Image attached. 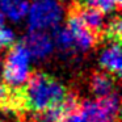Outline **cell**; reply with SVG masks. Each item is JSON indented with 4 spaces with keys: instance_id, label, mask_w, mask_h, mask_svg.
<instances>
[{
    "instance_id": "obj_1",
    "label": "cell",
    "mask_w": 122,
    "mask_h": 122,
    "mask_svg": "<svg viewBox=\"0 0 122 122\" xmlns=\"http://www.w3.org/2000/svg\"><path fill=\"white\" fill-rule=\"evenodd\" d=\"M21 95L25 110L38 113L62 104L67 96V89L51 75L34 72L21 88Z\"/></svg>"
},
{
    "instance_id": "obj_2",
    "label": "cell",
    "mask_w": 122,
    "mask_h": 122,
    "mask_svg": "<svg viewBox=\"0 0 122 122\" xmlns=\"http://www.w3.org/2000/svg\"><path fill=\"white\" fill-rule=\"evenodd\" d=\"M64 17L62 0H33L26 15L28 29L37 32L54 30Z\"/></svg>"
},
{
    "instance_id": "obj_3",
    "label": "cell",
    "mask_w": 122,
    "mask_h": 122,
    "mask_svg": "<svg viewBox=\"0 0 122 122\" xmlns=\"http://www.w3.org/2000/svg\"><path fill=\"white\" fill-rule=\"evenodd\" d=\"M30 62L32 58L22 43L12 45L1 67L4 83L13 89L22 88L30 77Z\"/></svg>"
},
{
    "instance_id": "obj_4",
    "label": "cell",
    "mask_w": 122,
    "mask_h": 122,
    "mask_svg": "<svg viewBox=\"0 0 122 122\" xmlns=\"http://www.w3.org/2000/svg\"><path fill=\"white\" fill-rule=\"evenodd\" d=\"M80 122H117L119 114V95L113 92L95 101H83L77 106Z\"/></svg>"
},
{
    "instance_id": "obj_5",
    "label": "cell",
    "mask_w": 122,
    "mask_h": 122,
    "mask_svg": "<svg viewBox=\"0 0 122 122\" xmlns=\"http://www.w3.org/2000/svg\"><path fill=\"white\" fill-rule=\"evenodd\" d=\"M21 43L28 50L30 58L40 62L47 59L55 49L53 38L46 32H37V30H29Z\"/></svg>"
},
{
    "instance_id": "obj_6",
    "label": "cell",
    "mask_w": 122,
    "mask_h": 122,
    "mask_svg": "<svg viewBox=\"0 0 122 122\" xmlns=\"http://www.w3.org/2000/svg\"><path fill=\"white\" fill-rule=\"evenodd\" d=\"M66 26L68 28L70 33H71L72 38L75 42V47H76V53H87L89 51L97 42V36L93 34L91 30L85 28V25L81 22L79 15L76 11H72L70 13L68 19H67Z\"/></svg>"
},
{
    "instance_id": "obj_7",
    "label": "cell",
    "mask_w": 122,
    "mask_h": 122,
    "mask_svg": "<svg viewBox=\"0 0 122 122\" xmlns=\"http://www.w3.org/2000/svg\"><path fill=\"white\" fill-rule=\"evenodd\" d=\"M98 66L105 72L118 77L121 75V47L117 41H106V45L100 50L97 56Z\"/></svg>"
},
{
    "instance_id": "obj_8",
    "label": "cell",
    "mask_w": 122,
    "mask_h": 122,
    "mask_svg": "<svg viewBox=\"0 0 122 122\" xmlns=\"http://www.w3.org/2000/svg\"><path fill=\"white\" fill-rule=\"evenodd\" d=\"M89 89L97 98L112 95L116 91V80L114 76L108 72H93L89 77Z\"/></svg>"
},
{
    "instance_id": "obj_9",
    "label": "cell",
    "mask_w": 122,
    "mask_h": 122,
    "mask_svg": "<svg viewBox=\"0 0 122 122\" xmlns=\"http://www.w3.org/2000/svg\"><path fill=\"white\" fill-rule=\"evenodd\" d=\"M76 13L79 15L85 28L91 30L93 34L98 36L102 33L106 22L105 13H102L96 8H91V7H79V9H76Z\"/></svg>"
},
{
    "instance_id": "obj_10",
    "label": "cell",
    "mask_w": 122,
    "mask_h": 122,
    "mask_svg": "<svg viewBox=\"0 0 122 122\" xmlns=\"http://www.w3.org/2000/svg\"><path fill=\"white\" fill-rule=\"evenodd\" d=\"M29 5V0H8L5 3L0 4L4 17H7L12 22H20L26 19Z\"/></svg>"
},
{
    "instance_id": "obj_11",
    "label": "cell",
    "mask_w": 122,
    "mask_h": 122,
    "mask_svg": "<svg viewBox=\"0 0 122 122\" xmlns=\"http://www.w3.org/2000/svg\"><path fill=\"white\" fill-rule=\"evenodd\" d=\"M80 7H91L101 11L102 13H112L118 8L117 0H76Z\"/></svg>"
},
{
    "instance_id": "obj_12",
    "label": "cell",
    "mask_w": 122,
    "mask_h": 122,
    "mask_svg": "<svg viewBox=\"0 0 122 122\" xmlns=\"http://www.w3.org/2000/svg\"><path fill=\"white\" fill-rule=\"evenodd\" d=\"M121 20L118 16L112 17L109 21L105 22V26H104L102 34H104V40L105 41H117L119 42V38H121Z\"/></svg>"
},
{
    "instance_id": "obj_13",
    "label": "cell",
    "mask_w": 122,
    "mask_h": 122,
    "mask_svg": "<svg viewBox=\"0 0 122 122\" xmlns=\"http://www.w3.org/2000/svg\"><path fill=\"white\" fill-rule=\"evenodd\" d=\"M15 40H16V34L13 29L0 24V49L11 47L15 43Z\"/></svg>"
},
{
    "instance_id": "obj_14",
    "label": "cell",
    "mask_w": 122,
    "mask_h": 122,
    "mask_svg": "<svg viewBox=\"0 0 122 122\" xmlns=\"http://www.w3.org/2000/svg\"><path fill=\"white\" fill-rule=\"evenodd\" d=\"M11 92H12V88H9L5 83L0 81V108L7 102V100L9 98Z\"/></svg>"
},
{
    "instance_id": "obj_15",
    "label": "cell",
    "mask_w": 122,
    "mask_h": 122,
    "mask_svg": "<svg viewBox=\"0 0 122 122\" xmlns=\"http://www.w3.org/2000/svg\"><path fill=\"white\" fill-rule=\"evenodd\" d=\"M5 1H8V0H0V4H1V3H5Z\"/></svg>"
},
{
    "instance_id": "obj_16",
    "label": "cell",
    "mask_w": 122,
    "mask_h": 122,
    "mask_svg": "<svg viewBox=\"0 0 122 122\" xmlns=\"http://www.w3.org/2000/svg\"><path fill=\"white\" fill-rule=\"evenodd\" d=\"M0 122H5V121H4V119H1V118H0Z\"/></svg>"
},
{
    "instance_id": "obj_17",
    "label": "cell",
    "mask_w": 122,
    "mask_h": 122,
    "mask_svg": "<svg viewBox=\"0 0 122 122\" xmlns=\"http://www.w3.org/2000/svg\"><path fill=\"white\" fill-rule=\"evenodd\" d=\"M117 1H118V3H121V0H117Z\"/></svg>"
},
{
    "instance_id": "obj_18",
    "label": "cell",
    "mask_w": 122,
    "mask_h": 122,
    "mask_svg": "<svg viewBox=\"0 0 122 122\" xmlns=\"http://www.w3.org/2000/svg\"><path fill=\"white\" fill-rule=\"evenodd\" d=\"M0 68H1V66H0Z\"/></svg>"
}]
</instances>
